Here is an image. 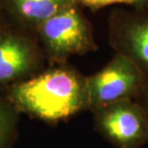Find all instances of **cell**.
Returning a JSON list of instances; mask_svg holds the SVG:
<instances>
[{
	"mask_svg": "<svg viewBox=\"0 0 148 148\" xmlns=\"http://www.w3.org/2000/svg\"><path fill=\"white\" fill-rule=\"evenodd\" d=\"M2 93L19 114L49 125L88 111L86 76L69 63L47 66L37 75L11 86Z\"/></svg>",
	"mask_w": 148,
	"mask_h": 148,
	"instance_id": "6da1fadb",
	"label": "cell"
},
{
	"mask_svg": "<svg viewBox=\"0 0 148 148\" xmlns=\"http://www.w3.org/2000/svg\"><path fill=\"white\" fill-rule=\"evenodd\" d=\"M36 37L47 66L69 63L73 56L97 50L90 21L78 4L61 11L40 26Z\"/></svg>",
	"mask_w": 148,
	"mask_h": 148,
	"instance_id": "7a4b0ae2",
	"label": "cell"
},
{
	"mask_svg": "<svg viewBox=\"0 0 148 148\" xmlns=\"http://www.w3.org/2000/svg\"><path fill=\"white\" fill-rule=\"evenodd\" d=\"M146 80L147 76L134 61L115 52L104 67L86 76L88 111L122 100H135Z\"/></svg>",
	"mask_w": 148,
	"mask_h": 148,
	"instance_id": "3957f363",
	"label": "cell"
},
{
	"mask_svg": "<svg viewBox=\"0 0 148 148\" xmlns=\"http://www.w3.org/2000/svg\"><path fill=\"white\" fill-rule=\"evenodd\" d=\"M47 66L36 35L8 23L0 28V92Z\"/></svg>",
	"mask_w": 148,
	"mask_h": 148,
	"instance_id": "277c9868",
	"label": "cell"
},
{
	"mask_svg": "<svg viewBox=\"0 0 148 148\" xmlns=\"http://www.w3.org/2000/svg\"><path fill=\"white\" fill-rule=\"evenodd\" d=\"M95 131L116 148H141L148 143V117L134 99L92 111Z\"/></svg>",
	"mask_w": 148,
	"mask_h": 148,
	"instance_id": "5b68a950",
	"label": "cell"
},
{
	"mask_svg": "<svg viewBox=\"0 0 148 148\" xmlns=\"http://www.w3.org/2000/svg\"><path fill=\"white\" fill-rule=\"evenodd\" d=\"M108 25L110 45L134 61L148 78V6L114 9Z\"/></svg>",
	"mask_w": 148,
	"mask_h": 148,
	"instance_id": "8992f818",
	"label": "cell"
},
{
	"mask_svg": "<svg viewBox=\"0 0 148 148\" xmlns=\"http://www.w3.org/2000/svg\"><path fill=\"white\" fill-rule=\"evenodd\" d=\"M76 4L75 0H0V14L6 23L36 35L49 18Z\"/></svg>",
	"mask_w": 148,
	"mask_h": 148,
	"instance_id": "52a82bcc",
	"label": "cell"
},
{
	"mask_svg": "<svg viewBox=\"0 0 148 148\" xmlns=\"http://www.w3.org/2000/svg\"><path fill=\"white\" fill-rule=\"evenodd\" d=\"M19 115L0 92V148H13L16 143Z\"/></svg>",
	"mask_w": 148,
	"mask_h": 148,
	"instance_id": "ba28073f",
	"label": "cell"
},
{
	"mask_svg": "<svg viewBox=\"0 0 148 148\" xmlns=\"http://www.w3.org/2000/svg\"><path fill=\"white\" fill-rule=\"evenodd\" d=\"M81 7L95 12L108 6L125 5L130 8H141L148 6V0H75Z\"/></svg>",
	"mask_w": 148,
	"mask_h": 148,
	"instance_id": "9c48e42d",
	"label": "cell"
},
{
	"mask_svg": "<svg viewBox=\"0 0 148 148\" xmlns=\"http://www.w3.org/2000/svg\"><path fill=\"white\" fill-rule=\"evenodd\" d=\"M136 101L138 102L141 105V107L145 111L147 117H148V78L146 80L145 84H144L143 90L140 92V94L137 96V98L135 99Z\"/></svg>",
	"mask_w": 148,
	"mask_h": 148,
	"instance_id": "30bf717a",
	"label": "cell"
},
{
	"mask_svg": "<svg viewBox=\"0 0 148 148\" xmlns=\"http://www.w3.org/2000/svg\"><path fill=\"white\" fill-rule=\"evenodd\" d=\"M5 24H6V21H5V19L3 18L2 14H0V28H2L3 26H4Z\"/></svg>",
	"mask_w": 148,
	"mask_h": 148,
	"instance_id": "8fae6325",
	"label": "cell"
}]
</instances>
